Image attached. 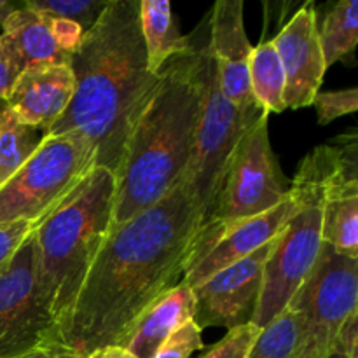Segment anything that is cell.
I'll return each instance as SVG.
<instances>
[{"label":"cell","mask_w":358,"mask_h":358,"mask_svg":"<svg viewBox=\"0 0 358 358\" xmlns=\"http://www.w3.org/2000/svg\"><path fill=\"white\" fill-rule=\"evenodd\" d=\"M206 215L185 178L159 203L110 226L83 283L63 345L83 357L119 346L136 318L194 262Z\"/></svg>","instance_id":"obj_1"},{"label":"cell","mask_w":358,"mask_h":358,"mask_svg":"<svg viewBox=\"0 0 358 358\" xmlns=\"http://www.w3.org/2000/svg\"><path fill=\"white\" fill-rule=\"evenodd\" d=\"M70 66L76 79L72 101L49 135L79 131L94 149L96 168L115 177L133 126L159 80L147 66L140 0H108Z\"/></svg>","instance_id":"obj_2"},{"label":"cell","mask_w":358,"mask_h":358,"mask_svg":"<svg viewBox=\"0 0 358 358\" xmlns=\"http://www.w3.org/2000/svg\"><path fill=\"white\" fill-rule=\"evenodd\" d=\"M206 17L191 48L159 70L156 90L140 112L115 173L110 226L159 203L185 177L194 152L203 98V41Z\"/></svg>","instance_id":"obj_3"},{"label":"cell","mask_w":358,"mask_h":358,"mask_svg":"<svg viewBox=\"0 0 358 358\" xmlns=\"http://www.w3.org/2000/svg\"><path fill=\"white\" fill-rule=\"evenodd\" d=\"M114 199L115 177L105 168H94L34 231L38 287L62 341L87 271L110 229Z\"/></svg>","instance_id":"obj_4"},{"label":"cell","mask_w":358,"mask_h":358,"mask_svg":"<svg viewBox=\"0 0 358 358\" xmlns=\"http://www.w3.org/2000/svg\"><path fill=\"white\" fill-rule=\"evenodd\" d=\"M341 145H320L301 163L290 191L297 208L285 229L278 234L262 275V290L252 324L264 329L290 306L297 290L320 259L324 185Z\"/></svg>","instance_id":"obj_5"},{"label":"cell","mask_w":358,"mask_h":358,"mask_svg":"<svg viewBox=\"0 0 358 358\" xmlns=\"http://www.w3.org/2000/svg\"><path fill=\"white\" fill-rule=\"evenodd\" d=\"M94 168V149L79 131L48 135L30 159L0 185V224L41 222Z\"/></svg>","instance_id":"obj_6"},{"label":"cell","mask_w":358,"mask_h":358,"mask_svg":"<svg viewBox=\"0 0 358 358\" xmlns=\"http://www.w3.org/2000/svg\"><path fill=\"white\" fill-rule=\"evenodd\" d=\"M269 115L261 107L243 108L224 96L215 63L208 45V17L203 41V98L199 112L194 152L185 173V180L203 206L208 224L215 206L226 168L245 133L262 117Z\"/></svg>","instance_id":"obj_7"},{"label":"cell","mask_w":358,"mask_h":358,"mask_svg":"<svg viewBox=\"0 0 358 358\" xmlns=\"http://www.w3.org/2000/svg\"><path fill=\"white\" fill-rule=\"evenodd\" d=\"M289 308L299 317L292 358H331L343 324L358 311V259L324 245L317 266Z\"/></svg>","instance_id":"obj_8"},{"label":"cell","mask_w":358,"mask_h":358,"mask_svg":"<svg viewBox=\"0 0 358 358\" xmlns=\"http://www.w3.org/2000/svg\"><path fill=\"white\" fill-rule=\"evenodd\" d=\"M289 189L269 142L268 115H262L234 149L206 226L224 229L254 219L278 206Z\"/></svg>","instance_id":"obj_9"},{"label":"cell","mask_w":358,"mask_h":358,"mask_svg":"<svg viewBox=\"0 0 358 358\" xmlns=\"http://www.w3.org/2000/svg\"><path fill=\"white\" fill-rule=\"evenodd\" d=\"M56 343H63L62 332L38 287L31 233L0 271V358L20 357Z\"/></svg>","instance_id":"obj_10"},{"label":"cell","mask_w":358,"mask_h":358,"mask_svg":"<svg viewBox=\"0 0 358 358\" xmlns=\"http://www.w3.org/2000/svg\"><path fill=\"white\" fill-rule=\"evenodd\" d=\"M276 238L248 257L192 287L196 299L192 320L201 331L206 327H224L231 331L254 322L262 290L264 266L275 248Z\"/></svg>","instance_id":"obj_11"},{"label":"cell","mask_w":358,"mask_h":358,"mask_svg":"<svg viewBox=\"0 0 358 358\" xmlns=\"http://www.w3.org/2000/svg\"><path fill=\"white\" fill-rule=\"evenodd\" d=\"M296 208L297 199L289 189V194L278 206L254 219L243 220L224 229L205 226L198 254L182 282L189 287H196L215 273L257 252L285 229Z\"/></svg>","instance_id":"obj_12"},{"label":"cell","mask_w":358,"mask_h":358,"mask_svg":"<svg viewBox=\"0 0 358 358\" xmlns=\"http://www.w3.org/2000/svg\"><path fill=\"white\" fill-rule=\"evenodd\" d=\"M273 42L285 72V107L304 108L313 105L327 72L318 38L315 3H304L289 23L283 24Z\"/></svg>","instance_id":"obj_13"},{"label":"cell","mask_w":358,"mask_h":358,"mask_svg":"<svg viewBox=\"0 0 358 358\" xmlns=\"http://www.w3.org/2000/svg\"><path fill=\"white\" fill-rule=\"evenodd\" d=\"M208 45L219 76L220 90L231 103L259 107L248 76L252 45L243 21L241 0H219L208 13Z\"/></svg>","instance_id":"obj_14"},{"label":"cell","mask_w":358,"mask_h":358,"mask_svg":"<svg viewBox=\"0 0 358 358\" xmlns=\"http://www.w3.org/2000/svg\"><path fill=\"white\" fill-rule=\"evenodd\" d=\"M339 156L325 178L324 245L345 257L358 259V175L357 136L339 142Z\"/></svg>","instance_id":"obj_15"},{"label":"cell","mask_w":358,"mask_h":358,"mask_svg":"<svg viewBox=\"0 0 358 358\" xmlns=\"http://www.w3.org/2000/svg\"><path fill=\"white\" fill-rule=\"evenodd\" d=\"M73 87L70 63L28 66L17 76L6 103L20 121L49 135L69 108Z\"/></svg>","instance_id":"obj_16"},{"label":"cell","mask_w":358,"mask_h":358,"mask_svg":"<svg viewBox=\"0 0 358 358\" xmlns=\"http://www.w3.org/2000/svg\"><path fill=\"white\" fill-rule=\"evenodd\" d=\"M194 311L196 299L192 287L180 282L136 318L119 346L136 358H152L157 348L177 329L194 318Z\"/></svg>","instance_id":"obj_17"},{"label":"cell","mask_w":358,"mask_h":358,"mask_svg":"<svg viewBox=\"0 0 358 358\" xmlns=\"http://www.w3.org/2000/svg\"><path fill=\"white\" fill-rule=\"evenodd\" d=\"M0 37L6 42L20 72L35 65L70 63L72 58L56 44L51 31V20L37 10H31L27 3L10 14L9 20L3 23Z\"/></svg>","instance_id":"obj_18"},{"label":"cell","mask_w":358,"mask_h":358,"mask_svg":"<svg viewBox=\"0 0 358 358\" xmlns=\"http://www.w3.org/2000/svg\"><path fill=\"white\" fill-rule=\"evenodd\" d=\"M140 30L152 73H159L168 59L191 48V37L180 34L166 0H140Z\"/></svg>","instance_id":"obj_19"},{"label":"cell","mask_w":358,"mask_h":358,"mask_svg":"<svg viewBox=\"0 0 358 358\" xmlns=\"http://www.w3.org/2000/svg\"><path fill=\"white\" fill-rule=\"evenodd\" d=\"M248 76L254 100L268 114L285 110V72L280 62L275 42L266 41L252 48Z\"/></svg>","instance_id":"obj_20"},{"label":"cell","mask_w":358,"mask_h":358,"mask_svg":"<svg viewBox=\"0 0 358 358\" xmlns=\"http://www.w3.org/2000/svg\"><path fill=\"white\" fill-rule=\"evenodd\" d=\"M45 136L41 129L20 121L6 101L0 100V185L30 159Z\"/></svg>","instance_id":"obj_21"},{"label":"cell","mask_w":358,"mask_h":358,"mask_svg":"<svg viewBox=\"0 0 358 358\" xmlns=\"http://www.w3.org/2000/svg\"><path fill=\"white\" fill-rule=\"evenodd\" d=\"M322 52L327 69L339 59L352 55L358 42V2L339 0L331 7L318 27Z\"/></svg>","instance_id":"obj_22"},{"label":"cell","mask_w":358,"mask_h":358,"mask_svg":"<svg viewBox=\"0 0 358 358\" xmlns=\"http://www.w3.org/2000/svg\"><path fill=\"white\" fill-rule=\"evenodd\" d=\"M299 334V317L287 308L280 317L261 329L248 358H292Z\"/></svg>","instance_id":"obj_23"},{"label":"cell","mask_w":358,"mask_h":358,"mask_svg":"<svg viewBox=\"0 0 358 358\" xmlns=\"http://www.w3.org/2000/svg\"><path fill=\"white\" fill-rule=\"evenodd\" d=\"M27 7L45 17H62L79 24L86 34L96 24L108 0H24Z\"/></svg>","instance_id":"obj_24"},{"label":"cell","mask_w":358,"mask_h":358,"mask_svg":"<svg viewBox=\"0 0 358 358\" xmlns=\"http://www.w3.org/2000/svg\"><path fill=\"white\" fill-rule=\"evenodd\" d=\"M259 334L261 329L254 324L234 327L199 358H248Z\"/></svg>","instance_id":"obj_25"},{"label":"cell","mask_w":358,"mask_h":358,"mask_svg":"<svg viewBox=\"0 0 358 358\" xmlns=\"http://www.w3.org/2000/svg\"><path fill=\"white\" fill-rule=\"evenodd\" d=\"M315 108L318 115V126L331 124L336 119L343 117L357 112L358 108V90L350 87V90L339 91H320L313 100Z\"/></svg>","instance_id":"obj_26"},{"label":"cell","mask_w":358,"mask_h":358,"mask_svg":"<svg viewBox=\"0 0 358 358\" xmlns=\"http://www.w3.org/2000/svg\"><path fill=\"white\" fill-rule=\"evenodd\" d=\"M201 332L194 320L185 322L157 348L152 358H191L192 353L205 348Z\"/></svg>","instance_id":"obj_27"},{"label":"cell","mask_w":358,"mask_h":358,"mask_svg":"<svg viewBox=\"0 0 358 358\" xmlns=\"http://www.w3.org/2000/svg\"><path fill=\"white\" fill-rule=\"evenodd\" d=\"M37 224L38 222H28V220L0 224V271H3V268L9 264L17 248L34 233Z\"/></svg>","instance_id":"obj_28"},{"label":"cell","mask_w":358,"mask_h":358,"mask_svg":"<svg viewBox=\"0 0 358 358\" xmlns=\"http://www.w3.org/2000/svg\"><path fill=\"white\" fill-rule=\"evenodd\" d=\"M51 20V31L55 37L56 44L72 56L80 45V41L84 37V30L77 23L69 20H62V17H49Z\"/></svg>","instance_id":"obj_29"},{"label":"cell","mask_w":358,"mask_h":358,"mask_svg":"<svg viewBox=\"0 0 358 358\" xmlns=\"http://www.w3.org/2000/svg\"><path fill=\"white\" fill-rule=\"evenodd\" d=\"M20 73V69L14 63L6 42L0 37V100H7V96L10 94V90H13L14 83H16Z\"/></svg>","instance_id":"obj_30"},{"label":"cell","mask_w":358,"mask_h":358,"mask_svg":"<svg viewBox=\"0 0 358 358\" xmlns=\"http://www.w3.org/2000/svg\"><path fill=\"white\" fill-rule=\"evenodd\" d=\"M14 358H84L76 350L69 348L63 343H56V345L42 346V348L31 350V352L24 353V355L14 357Z\"/></svg>","instance_id":"obj_31"},{"label":"cell","mask_w":358,"mask_h":358,"mask_svg":"<svg viewBox=\"0 0 358 358\" xmlns=\"http://www.w3.org/2000/svg\"><path fill=\"white\" fill-rule=\"evenodd\" d=\"M84 358H136L133 357L128 350H124L122 346H105V348L96 350V352L90 353Z\"/></svg>","instance_id":"obj_32"},{"label":"cell","mask_w":358,"mask_h":358,"mask_svg":"<svg viewBox=\"0 0 358 358\" xmlns=\"http://www.w3.org/2000/svg\"><path fill=\"white\" fill-rule=\"evenodd\" d=\"M24 6V2H13V0H0V28L3 27L9 16Z\"/></svg>","instance_id":"obj_33"},{"label":"cell","mask_w":358,"mask_h":358,"mask_svg":"<svg viewBox=\"0 0 358 358\" xmlns=\"http://www.w3.org/2000/svg\"><path fill=\"white\" fill-rule=\"evenodd\" d=\"M348 358H358V350H355V352H353L352 355H350Z\"/></svg>","instance_id":"obj_34"}]
</instances>
